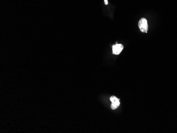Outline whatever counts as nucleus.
Returning a JSON list of instances; mask_svg holds the SVG:
<instances>
[{
	"label": "nucleus",
	"instance_id": "1",
	"mask_svg": "<svg viewBox=\"0 0 177 133\" xmlns=\"http://www.w3.org/2000/svg\"><path fill=\"white\" fill-rule=\"evenodd\" d=\"M138 27L140 31L142 33H146L148 30V21L145 18L141 19L138 22Z\"/></svg>",
	"mask_w": 177,
	"mask_h": 133
},
{
	"label": "nucleus",
	"instance_id": "2",
	"mask_svg": "<svg viewBox=\"0 0 177 133\" xmlns=\"http://www.w3.org/2000/svg\"><path fill=\"white\" fill-rule=\"evenodd\" d=\"M110 100L112 102L111 105V108L112 109L114 110V109H117L119 106V105H120L119 99H118L117 97H116L115 96H111Z\"/></svg>",
	"mask_w": 177,
	"mask_h": 133
},
{
	"label": "nucleus",
	"instance_id": "3",
	"mask_svg": "<svg viewBox=\"0 0 177 133\" xmlns=\"http://www.w3.org/2000/svg\"><path fill=\"white\" fill-rule=\"evenodd\" d=\"M123 45L122 44H116L112 46V53L114 55H119L123 49Z\"/></svg>",
	"mask_w": 177,
	"mask_h": 133
},
{
	"label": "nucleus",
	"instance_id": "4",
	"mask_svg": "<svg viewBox=\"0 0 177 133\" xmlns=\"http://www.w3.org/2000/svg\"><path fill=\"white\" fill-rule=\"evenodd\" d=\"M104 3H105L106 5H108V0H104Z\"/></svg>",
	"mask_w": 177,
	"mask_h": 133
}]
</instances>
